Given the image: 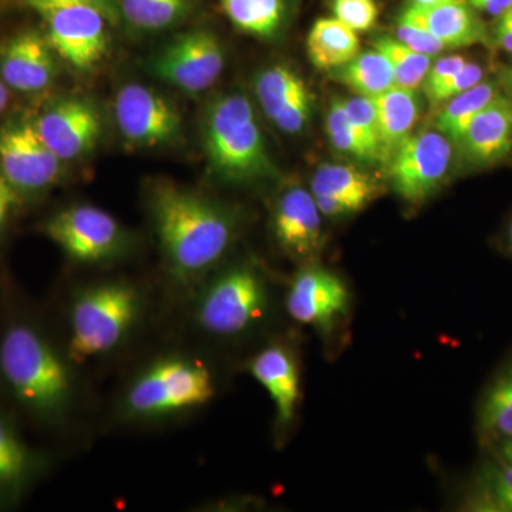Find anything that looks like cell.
<instances>
[{
  "mask_svg": "<svg viewBox=\"0 0 512 512\" xmlns=\"http://www.w3.org/2000/svg\"><path fill=\"white\" fill-rule=\"evenodd\" d=\"M37 134L35 126L9 128L0 134V167L15 188L42 190L55 183L62 165Z\"/></svg>",
  "mask_w": 512,
  "mask_h": 512,
  "instance_id": "13",
  "label": "cell"
},
{
  "mask_svg": "<svg viewBox=\"0 0 512 512\" xmlns=\"http://www.w3.org/2000/svg\"><path fill=\"white\" fill-rule=\"evenodd\" d=\"M249 372L271 397L278 423H292L301 396L299 369L292 353L285 346H266L252 357Z\"/></svg>",
  "mask_w": 512,
  "mask_h": 512,
  "instance_id": "19",
  "label": "cell"
},
{
  "mask_svg": "<svg viewBox=\"0 0 512 512\" xmlns=\"http://www.w3.org/2000/svg\"><path fill=\"white\" fill-rule=\"evenodd\" d=\"M3 82L19 92L46 89L55 76L53 47L36 32L23 33L10 40L0 56Z\"/></svg>",
  "mask_w": 512,
  "mask_h": 512,
  "instance_id": "17",
  "label": "cell"
},
{
  "mask_svg": "<svg viewBox=\"0 0 512 512\" xmlns=\"http://www.w3.org/2000/svg\"><path fill=\"white\" fill-rule=\"evenodd\" d=\"M215 394L210 369L198 360H157L128 387L126 409L136 419H158L204 406Z\"/></svg>",
  "mask_w": 512,
  "mask_h": 512,
  "instance_id": "5",
  "label": "cell"
},
{
  "mask_svg": "<svg viewBox=\"0 0 512 512\" xmlns=\"http://www.w3.org/2000/svg\"><path fill=\"white\" fill-rule=\"evenodd\" d=\"M16 202V190L12 184L0 175V225L8 217L10 210Z\"/></svg>",
  "mask_w": 512,
  "mask_h": 512,
  "instance_id": "41",
  "label": "cell"
},
{
  "mask_svg": "<svg viewBox=\"0 0 512 512\" xmlns=\"http://www.w3.org/2000/svg\"><path fill=\"white\" fill-rule=\"evenodd\" d=\"M343 106L357 133L375 154L377 161H380L379 123L373 100L369 97L356 96L343 100Z\"/></svg>",
  "mask_w": 512,
  "mask_h": 512,
  "instance_id": "33",
  "label": "cell"
},
{
  "mask_svg": "<svg viewBox=\"0 0 512 512\" xmlns=\"http://www.w3.org/2000/svg\"><path fill=\"white\" fill-rule=\"evenodd\" d=\"M461 495L460 510L512 512V466L485 450Z\"/></svg>",
  "mask_w": 512,
  "mask_h": 512,
  "instance_id": "22",
  "label": "cell"
},
{
  "mask_svg": "<svg viewBox=\"0 0 512 512\" xmlns=\"http://www.w3.org/2000/svg\"><path fill=\"white\" fill-rule=\"evenodd\" d=\"M29 6L36 9L40 15H45L53 9L64 8V6L89 5L99 9L107 20H116L119 15L117 0H25Z\"/></svg>",
  "mask_w": 512,
  "mask_h": 512,
  "instance_id": "39",
  "label": "cell"
},
{
  "mask_svg": "<svg viewBox=\"0 0 512 512\" xmlns=\"http://www.w3.org/2000/svg\"><path fill=\"white\" fill-rule=\"evenodd\" d=\"M485 450L490 451L494 456L501 458L505 463L511 464L512 466V437L511 439L495 444L494 447L485 448Z\"/></svg>",
  "mask_w": 512,
  "mask_h": 512,
  "instance_id": "43",
  "label": "cell"
},
{
  "mask_svg": "<svg viewBox=\"0 0 512 512\" xmlns=\"http://www.w3.org/2000/svg\"><path fill=\"white\" fill-rule=\"evenodd\" d=\"M228 19L248 35L269 39L281 29L284 0H220Z\"/></svg>",
  "mask_w": 512,
  "mask_h": 512,
  "instance_id": "28",
  "label": "cell"
},
{
  "mask_svg": "<svg viewBox=\"0 0 512 512\" xmlns=\"http://www.w3.org/2000/svg\"><path fill=\"white\" fill-rule=\"evenodd\" d=\"M349 306L345 281L320 266H306L298 272L286 296V309L295 322L325 332L348 315Z\"/></svg>",
  "mask_w": 512,
  "mask_h": 512,
  "instance_id": "11",
  "label": "cell"
},
{
  "mask_svg": "<svg viewBox=\"0 0 512 512\" xmlns=\"http://www.w3.org/2000/svg\"><path fill=\"white\" fill-rule=\"evenodd\" d=\"M313 195H329L362 211L382 194V185L355 165H322L312 178Z\"/></svg>",
  "mask_w": 512,
  "mask_h": 512,
  "instance_id": "23",
  "label": "cell"
},
{
  "mask_svg": "<svg viewBox=\"0 0 512 512\" xmlns=\"http://www.w3.org/2000/svg\"><path fill=\"white\" fill-rule=\"evenodd\" d=\"M332 77L349 87L356 96L375 99L380 94L396 86L392 64L379 50L360 52L345 66L330 70Z\"/></svg>",
  "mask_w": 512,
  "mask_h": 512,
  "instance_id": "25",
  "label": "cell"
},
{
  "mask_svg": "<svg viewBox=\"0 0 512 512\" xmlns=\"http://www.w3.org/2000/svg\"><path fill=\"white\" fill-rule=\"evenodd\" d=\"M150 210L165 261L180 281L204 274L231 245L234 222L227 211L195 192L157 184Z\"/></svg>",
  "mask_w": 512,
  "mask_h": 512,
  "instance_id": "1",
  "label": "cell"
},
{
  "mask_svg": "<svg viewBox=\"0 0 512 512\" xmlns=\"http://www.w3.org/2000/svg\"><path fill=\"white\" fill-rule=\"evenodd\" d=\"M454 2V0H412L414 5L419 6H437L443 5V3Z\"/></svg>",
  "mask_w": 512,
  "mask_h": 512,
  "instance_id": "46",
  "label": "cell"
},
{
  "mask_svg": "<svg viewBox=\"0 0 512 512\" xmlns=\"http://www.w3.org/2000/svg\"><path fill=\"white\" fill-rule=\"evenodd\" d=\"M466 63V57L454 55L441 57L436 63L431 64L429 72H427L423 84H421L424 94L430 96L431 93L436 92L437 89H440V87L443 86L450 77H453Z\"/></svg>",
  "mask_w": 512,
  "mask_h": 512,
  "instance_id": "38",
  "label": "cell"
},
{
  "mask_svg": "<svg viewBox=\"0 0 512 512\" xmlns=\"http://www.w3.org/2000/svg\"><path fill=\"white\" fill-rule=\"evenodd\" d=\"M47 40L74 69L89 70L103 59L109 47L106 16L89 5L64 6L46 12Z\"/></svg>",
  "mask_w": 512,
  "mask_h": 512,
  "instance_id": "10",
  "label": "cell"
},
{
  "mask_svg": "<svg viewBox=\"0 0 512 512\" xmlns=\"http://www.w3.org/2000/svg\"><path fill=\"white\" fill-rule=\"evenodd\" d=\"M37 134L60 160H73L90 153L99 141L101 121L89 101H60L36 121Z\"/></svg>",
  "mask_w": 512,
  "mask_h": 512,
  "instance_id": "14",
  "label": "cell"
},
{
  "mask_svg": "<svg viewBox=\"0 0 512 512\" xmlns=\"http://www.w3.org/2000/svg\"><path fill=\"white\" fill-rule=\"evenodd\" d=\"M467 2L473 8L497 18L512 6V0H467Z\"/></svg>",
  "mask_w": 512,
  "mask_h": 512,
  "instance_id": "42",
  "label": "cell"
},
{
  "mask_svg": "<svg viewBox=\"0 0 512 512\" xmlns=\"http://www.w3.org/2000/svg\"><path fill=\"white\" fill-rule=\"evenodd\" d=\"M495 40L507 52L512 53V6L498 16L495 26Z\"/></svg>",
  "mask_w": 512,
  "mask_h": 512,
  "instance_id": "40",
  "label": "cell"
},
{
  "mask_svg": "<svg viewBox=\"0 0 512 512\" xmlns=\"http://www.w3.org/2000/svg\"><path fill=\"white\" fill-rule=\"evenodd\" d=\"M224 64V50L217 36L207 30H195L165 47L151 63V70L158 79L177 89L200 93L220 79Z\"/></svg>",
  "mask_w": 512,
  "mask_h": 512,
  "instance_id": "9",
  "label": "cell"
},
{
  "mask_svg": "<svg viewBox=\"0 0 512 512\" xmlns=\"http://www.w3.org/2000/svg\"><path fill=\"white\" fill-rule=\"evenodd\" d=\"M501 84H503L505 96L512 104V69H504L501 72Z\"/></svg>",
  "mask_w": 512,
  "mask_h": 512,
  "instance_id": "44",
  "label": "cell"
},
{
  "mask_svg": "<svg viewBox=\"0 0 512 512\" xmlns=\"http://www.w3.org/2000/svg\"><path fill=\"white\" fill-rule=\"evenodd\" d=\"M140 311V293L126 282H106L84 289L70 308V359L83 363L116 349Z\"/></svg>",
  "mask_w": 512,
  "mask_h": 512,
  "instance_id": "4",
  "label": "cell"
},
{
  "mask_svg": "<svg viewBox=\"0 0 512 512\" xmlns=\"http://www.w3.org/2000/svg\"><path fill=\"white\" fill-rule=\"evenodd\" d=\"M400 20L426 29L447 47L485 45L488 33L483 22L468 5L467 0H454L437 6H419L410 3Z\"/></svg>",
  "mask_w": 512,
  "mask_h": 512,
  "instance_id": "16",
  "label": "cell"
},
{
  "mask_svg": "<svg viewBox=\"0 0 512 512\" xmlns=\"http://www.w3.org/2000/svg\"><path fill=\"white\" fill-rule=\"evenodd\" d=\"M268 303L264 276L252 266H235L201 292L195 318L205 332L228 338L258 325L268 311Z\"/></svg>",
  "mask_w": 512,
  "mask_h": 512,
  "instance_id": "6",
  "label": "cell"
},
{
  "mask_svg": "<svg viewBox=\"0 0 512 512\" xmlns=\"http://www.w3.org/2000/svg\"><path fill=\"white\" fill-rule=\"evenodd\" d=\"M313 110V96L309 92L299 94L291 103L286 104L284 109L279 111L278 116L275 117L274 123L279 130L288 134L301 133L306 124L309 123L312 117Z\"/></svg>",
  "mask_w": 512,
  "mask_h": 512,
  "instance_id": "35",
  "label": "cell"
},
{
  "mask_svg": "<svg viewBox=\"0 0 512 512\" xmlns=\"http://www.w3.org/2000/svg\"><path fill=\"white\" fill-rule=\"evenodd\" d=\"M373 46L392 64L396 86L419 89L431 67L430 56L414 52L392 36L379 37Z\"/></svg>",
  "mask_w": 512,
  "mask_h": 512,
  "instance_id": "30",
  "label": "cell"
},
{
  "mask_svg": "<svg viewBox=\"0 0 512 512\" xmlns=\"http://www.w3.org/2000/svg\"><path fill=\"white\" fill-rule=\"evenodd\" d=\"M458 147L468 163L490 165L512 150V104L500 93L474 117Z\"/></svg>",
  "mask_w": 512,
  "mask_h": 512,
  "instance_id": "18",
  "label": "cell"
},
{
  "mask_svg": "<svg viewBox=\"0 0 512 512\" xmlns=\"http://www.w3.org/2000/svg\"><path fill=\"white\" fill-rule=\"evenodd\" d=\"M335 18L355 32H367L379 18L375 0H333Z\"/></svg>",
  "mask_w": 512,
  "mask_h": 512,
  "instance_id": "34",
  "label": "cell"
},
{
  "mask_svg": "<svg viewBox=\"0 0 512 512\" xmlns=\"http://www.w3.org/2000/svg\"><path fill=\"white\" fill-rule=\"evenodd\" d=\"M9 94L8 90H6L5 84L0 82V113L6 109L8 106Z\"/></svg>",
  "mask_w": 512,
  "mask_h": 512,
  "instance_id": "45",
  "label": "cell"
},
{
  "mask_svg": "<svg viewBox=\"0 0 512 512\" xmlns=\"http://www.w3.org/2000/svg\"><path fill=\"white\" fill-rule=\"evenodd\" d=\"M116 120L123 136L140 146H163L181 131V116L173 104L140 84H127L117 93Z\"/></svg>",
  "mask_w": 512,
  "mask_h": 512,
  "instance_id": "12",
  "label": "cell"
},
{
  "mask_svg": "<svg viewBox=\"0 0 512 512\" xmlns=\"http://www.w3.org/2000/svg\"><path fill=\"white\" fill-rule=\"evenodd\" d=\"M45 234L77 262L106 261L123 242L119 222L93 205H74L57 212L45 225Z\"/></svg>",
  "mask_w": 512,
  "mask_h": 512,
  "instance_id": "8",
  "label": "cell"
},
{
  "mask_svg": "<svg viewBox=\"0 0 512 512\" xmlns=\"http://www.w3.org/2000/svg\"><path fill=\"white\" fill-rule=\"evenodd\" d=\"M372 100L379 123L380 163L387 164L404 141L412 136L419 120V94L417 90L393 86Z\"/></svg>",
  "mask_w": 512,
  "mask_h": 512,
  "instance_id": "21",
  "label": "cell"
},
{
  "mask_svg": "<svg viewBox=\"0 0 512 512\" xmlns=\"http://www.w3.org/2000/svg\"><path fill=\"white\" fill-rule=\"evenodd\" d=\"M124 18L137 28L158 30L183 16L188 0H117Z\"/></svg>",
  "mask_w": 512,
  "mask_h": 512,
  "instance_id": "31",
  "label": "cell"
},
{
  "mask_svg": "<svg viewBox=\"0 0 512 512\" xmlns=\"http://www.w3.org/2000/svg\"><path fill=\"white\" fill-rule=\"evenodd\" d=\"M507 244L508 248H510L512 252V220L510 222V225H508L507 229Z\"/></svg>",
  "mask_w": 512,
  "mask_h": 512,
  "instance_id": "47",
  "label": "cell"
},
{
  "mask_svg": "<svg viewBox=\"0 0 512 512\" xmlns=\"http://www.w3.org/2000/svg\"><path fill=\"white\" fill-rule=\"evenodd\" d=\"M308 86L298 73L284 64H276L259 73L255 80V93L269 120H274L286 104L306 92Z\"/></svg>",
  "mask_w": 512,
  "mask_h": 512,
  "instance_id": "29",
  "label": "cell"
},
{
  "mask_svg": "<svg viewBox=\"0 0 512 512\" xmlns=\"http://www.w3.org/2000/svg\"><path fill=\"white\" fill-rule=\"evenodd\" d=\"M306 47L313 66L330 72L359 55L360 40L357 32L340 20L323 18L313 23Z\"/></svg>",
  "mask_w": 512,
  "mask_h": 512,
  "instance_id": "24",
  "label": "cell"
},
{
  "mask_svg": "<svg viewBox=\"0 0 512 512\" xmlns=\"http://www.w3.org/2000/svg\"><path fill=\"white\" fill-rule=\"evenodd\" d=\"M453 157V143L440 131L410 136L387 163L393 190L409 204L429 200L443 183Z\"/></svg>",
  "mask_w": 512,
  "mask_h": 512,
  "instance_id": "7",
  "label": "cell"
},
{
  "mask_svg": "<svg viewBox=\"0 0 512 512\" xmlns=\"http://www.w3.org/2000/svg\"><path fill=\"white\" fill-rule=\"evenodd\" d=\"M476 430L478 443L484 450L512 437V353L481 393Z\"/></svg>",
  "mask_w": 512,
  "mask_h": 512,
  "instance_id": "20",
  "label": "cell"
},
{
  "mask_svg": "<svg viewBox=\"0 0 512 512\" xmlns=\"http://www.w3.org/2000/svg\"><path fill=\"white\" fill-rule=\"evenodd\" d=\"M204 144L212 170L224 180L252 183L275 175L254 107L242 94H229L211 104Z\"/></svg>",
  "mask_w": 512,
  "mask_h": 512,
  "instance_id": "3",
  "label": "cell"
},
{
  "mask_svg": "<svg viewBox=\"0 0 512 512\" xmlns=\"http://www.w3.org/2000/svg\"><path fill=\"white\" fill-rule=\"evenodd\" d=\"M274 234L286 254L309 261L323 247L322 214L312 192L289 188L279 197L274 211Z\"/></svg>",
  "mask_w": 512,
  "mask_h": 512,
  "instance_id": "15",
  "label": "cell"
},
{
  "mask_svg": "<svg viewBox=\"0 0 512 512\" xmlns=\"http://www.w3.org/2000/svg\"><path fill=\"white\" fill-rule=\"evenodd\" d=\"M396 39L414 52L430 57L440 55L446 49V46L426 29L400 19L397 20Z\"/></svg>",
  "mask_w": 512,
  "mask_h": 512,
  "instance_id": "37",
  "label": "cell"
},
{
  "mask_svg": "<svg viewBox=\"0 0 512 512\" xmlns=\"http://www.w3.org/2000/svg\"><path fill=\"white\" fill-rule=\"evenodd\" d=\"M498 94L497 84L483 82L476 84L458 96L446 101L436 117V128L453 144L460 143L474 117Z\"/></svg>",
  "mask_w": 512,
  "mask_h": 512,
  "instance_id": "26",
  "label": "cell"
},
{
  "mask_svg": "<svg viewBox=\"0 0 512 512\" xmlns=\"http://www.w3.org/2000/svg\"><path fill=\"white\" fill-rule=\"evenodd\" d=\"M0 372L19 403L36 416L55 419L72 397V376L66 362L29 326H12L3 335Z\"/></svg>",
  "mask_w": 512,
  "mask_h": 512,
  "instance_id": "2",
  "label": "cell"
},
{
  "mask_svg": "<svg viewBox=\"0 0 512 512\" xmlns=\"http://www.w3.org/2000/svg\"><path fill=\"white\" fill-rule=\"evenodd\" d=\"M32 453L15 431L0 421V503L22 493L33 471Z\"/></svg>",
  "mask_w": 512,
  "mask_h": 512,
  "instance_id": "27",
  "label": "cell"
},
{
  "mask_svg": "<svg viewBox=\"0 0 512 512\" xmlns=\"http://www.w3.org/2000/svg\"><path fill=\"white\" fill-rule=\"evenodd\" d=\"M483 80V69L476 63H466L453 77L447 80L440 89L427 96L431 106H439L453 99Z\"/></svg>",
  "mask_w": 512,
  "mask_h": 512,
  "instance_id": "36",
  "label": "cell"
},
{
  "mask_svg": "<svg viewBox=\"0 0 512 512\" xmlns=\"http://www.w3.org/2000/svg\"><path fill=\"white\" fill-rule=\"evenodd\" d=\"M326 131H328L330 143L340 153L363 163L377 161L375 154L367 147L363 138L353 127L352 121L349 120L343 100H335L330 106L326 116Z\"/></svg>",
  "mask_w": 512,
  "mask_h": 512,
  "instance_id": "32",
  "label": "cell"
}]
</instances>
